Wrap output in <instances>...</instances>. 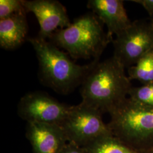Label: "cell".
Returning a JSON list of instances; mask_svg holds the SVG:
<instances>
[{"mask_svg": "<svg viewBox=\"0 0 153 153\" xmlns=\"http://www.w3.org/2000/svg\"><path fill=\"white\" fill-rule=\"evenodd\" d=\"M81 85L82 103L102 114H110L127 98L132 88L124 66L114 56L97 62Z\"/></svg>", "mask_w": 153, "mask_h": 153, "instance_id": "cell-1", "label": "cell"}, {"mask_svg": "<svg viewBox=\"0 0 153 153\" xmlns=\"http://www.w3.org/2000/svg\"><path fill=\"white\" fill-rule=\"evenodd\" d=\"M28 41L35 51L39 65V78L47 86L67 94L81 85L88 73L99 61L79 65L71 60L55 44L39 37Z\"/></svg>", "mask_w": 153, "mask_h": 153, "instance_id": "cell-2", "label": "cell"}, {"mask_svg": "<svg viewBox=\"0 0 153 153\" xmlns=\"http://www.w3.org/2000/svg\"><path fill=\"white\" fill-rule=\"evenodd\" d=\"M104 24L93 12L76 18L67 27L53 33L50 42L66 51L75 59L99 61L107 45L112 42L103 29Z\"/></svg>", "mask_w": 153, "mask_h": 153, "instance_id": "cell-3", "label": "cell"}, {"mask_svg": "<svg viewBox=\"0 0 153 153\" xmlns=\"http://www.w3.org/2000/svg\"><path fill=\"white\" fill-rule=\"evenodd\" d=\"M109 115L112 134L142 153L153 149V108L127 98Z\"/></svg>", "mask_w": 153, "mask_h": 153, "instance_id": "cell-4", "label": "cell"}, {"mask_svg": "<svg viewBox=\"0 0 153 153\" xmlns=\"http://www.w3.org/2000/svg\"><path fill=\"white\" fill-rule=\"evenodd\" d=\"M97 109L81 103L71 106L60 126L68 142L85 148L99 137L111 134Z\"/></svg>", "mask_w": 153, "mask_h": 153, "instance_id": "cell-5", "label": "cell"}, {"mask_svg": "<svg viewBox=\"0 0 153 153\" xmlns=\"http://www.w3.org/2000/svg\"><path fill=\"white\" fill-rule=\"evenodd\" d=\"M112 43L114 57L124 68L134 65L153 49V21L150 18L136 20L116 36Z\"/></svg>", "mask_w": 153, "mask_h": 153, "instance_id": "cell-6", "label": "cell"}, {"mask_svg": "<svg viewBox=\"0 0 153 153\" xmlns=\"http://www.w3.org/2000/svg\"><path fill=\"white\" fill-rule=\"evenodd\" d=\"M71 107L45 93L36 91L28 93L22 97L18 104V112L27 123L38 122L60 126Z\"/></svg>", "mask_w": 153, "mask_h": 153, "instance_id": "cell-7", "label": "cell"}, {"mask_svg": "<svg viewBox=\"0 0 153 153\" xmlns=\"http://www.w3.org/2000/svg\"><path fill=\"white\" fill-rule=\"evenodd\" d=\"M26 13L34 14L40 25L38 36L46 40L58 28L68 27L71 23L65 7L56 0H23Z\"/></svg>", "mask_w": 153, "mask_h": 153, "instance_id": "cell-8", "label": "cell"}, {"mask_svg": "<svg viewBox=\"0 0 153 153\" xmlns=\"http://www.w3.org/2000/svg\"><path fill=\"white\" fill-rule=\"evenodd\" d=\"M26 135L35 153H60L68 142L62 128L57 124L27 123Z\"/></svg>", "mask_w": 153, "mask_h": 153, "instance_id": "cell-9", "label": "cell"}, {"mask_svg": "<svg viewBox=\"0 0 153 153\" xmlns=\"http://www.w3.org/2000/svg\"><path fill=\"white\" fill-rule=\"evenodd\" d=\"M88 7L107 26L111 38L117 36L131 25L121 0H90Z\"/></svg>", "mask_w": 153, "mask_h": 153, "instance_id": "cell-10", "label": "cell"}, {"mask_svg": "<svg viewBox=\"0 0 153 153\" xmlns=\"http://www.w3.org/2000/svg\"><path fill=\"white\" fill-rule=\"evenodd\" d=\"M26 14L18 13L0 19L1 48L6 50L16 49L24 42L28 32Z\"/></svg>", "mask_w": 153, "mask_h": 153, "instance_id": "cell-11", "label": "cell"}, {"mask_svg": "<svg viewBox=\"0 0 153 153\" xmlns=\"http://www.w3.org/2000/svg\"><path fill=\"white\" fill-rule=\"evenodd\" d=\"M85 148L88 153H142L131 148L112 133L99 137Z\"/></svg>", "mask_w": 153, "mask_h": 153, "instance_id": "cell-12", "label": "cell"}, {"mask_svg": "<svg viewBox=\"0 0 153 153\" xmlns=\"http://www.w3.org/2000/svg\"><path fill=\"white\" fill-rule=\"evenodd\" d=\"M128 73L130 80L136 79L143 85L153 83V49L129 68Z\"/></svg>", "mask_w": 153, "mask_h": 153, "instance_id": "cell-13", "label": "cell"}, {"mask_svg": "<svg viewBox=\"0 0 153 153\" xmlns=\"http://www.w3.org/2000/svg\"><path fill=\"white\" fill-rule=\"evenodd\" d=\"M128 96L133 101L153 108V83L132 87Z\"/></svg>", "mask_w": 153, "mask_h": 153, "instance_id": "cell-14", "label": "cell"}, {"mask_svg": "<svg viewBox=\"0 0 153 153\" xmlns=\"http://www.w3.org/2000/svg\"><path fill=\"white\" fill-rule=\"evenodd\" d=\"M25 13L23 0H1L0 18L3 19L12 15Z\"/></svg>", "mask_w": 153, "mask_h": 153, "instance_id": "cell-15", "label": "cell"}, {"mask_svg": "<svg viewBox=\"0 0 153 153\" xmlns=\"http://www.w3.org/2000/svg\"><path fill=\"white\" fill-rule=\"evenodd\" d=\"M60 153H88L85 148L79 146L73 142H68Z\"/></svg>", "mask_w": 153, "mask_h": 153, "instance_id": "cell-16", "label": "cell"}, {"mask_svg": "<svg viewBox=\"0 0 153 153\" xmlns=\"http://www.w3.org/2000/svg\"><path fill=\"white\" fill-rule=\"evenodd\" d=\"M131 1L142 5L149 14V18L153 21V0H132Z\"/></svg>", "mask_w": 153, "mask_h": 153, "instance_id": "cell-17", "label": "cell"}, {"mask_svg": "<svg viewBox=\"0 0 153 153\" xmlns=\"http://www.w3.org/2000/svg\"><path fill=\"white\" fill-rule=\"evenodd\" d=\"M153 153V149H152V150H150V151H149L147 153Z\"/></svg>", "mask_w": 153, "mask_h": 153, "instance_id": "cell-18", "label": "cell"}]
</instances>
